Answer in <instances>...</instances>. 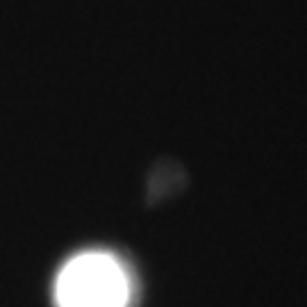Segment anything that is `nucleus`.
Instances as JSON below:
<instances>
[{
    "instance_id": "nucleus-1",
    "label": "nucleus",
    "mask_w": 307,
    "mask_h": 307,
    "mask_svg": "<svg viewBox=\"0 0 307 307\" xmlns=\"http://www.w3.org/2000/svg\"><path fill=\"white\" fill-rule=\"evenodd\" d=\"M55 298L60 307H127L130 277L114 255L91 250L61 269Z\"/></svg>"
}]
</instances>
